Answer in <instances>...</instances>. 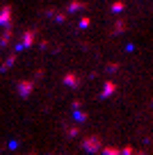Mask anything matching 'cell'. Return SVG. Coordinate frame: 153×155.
Wrapping results in <instances>:
<instances>
[{
	"label": "cell",
	"instance_id": "cell-3",
	"mask_svg": "<svg viewBox=\"0 0 153 155\" xmlns=\"http://www.w3.org/2000/svg\"><path fill=\"white\" fill-rule=\"evenodd\" d=\"M32 87H34V82H21V84H19V91H21V96H30Z\"/></svg>",
	"mask_w": 153,
	"mask_h": 155
},
{
	"label": "cell",
	"instance_id": "cell-7",
	"mask_svg": "<svg viewBox=\"0 0 153 155\" xmlns=\"http://www.w3.org/2000/svg\"><path fill=\"white\" fill-rule=\"evenodd\" d=\"M80 2H71V5H69V12H76V9H80Z\"/></svg>",
	"mask_w": 153,
	"mask_h": 155
},
{
	"label": "cell",
	"instance_id": "cell-2",
	"mask_svg": "<svg viewBox=\"0 0 153 155\" xmlns=\"http://www.w3.org/2000/svg\"><path fill=\"white\" fill-rule=\"evenodd\" d=\"M98 146H100V141L96 139V137H91V139H85V141H82V148H85V150H98Z\"/></svg>",
	"mask_w": 153,
	"mask_h": 155
},
{
	"label": "cell",
	"instance_id": "cell-1",
	"mask_svg": "<svg viewBox=\"0 0 153 155\" xmlns=\"http://www.w3.org/2000/svg\"><path fill=\"white\" fill-rule=\"evenodd\" d=\"M32 41H34V32H32V30H30V32H25L23 41H21V44H16V53H21V50L30 48V46H32Z\"/></svg>",
	"mask_w": 153,
	"mask_h": 155
},
{
	"label": "cell",
	"instance_id": "cell-9",
	"mask_svg": "<svg viewBox=\"0 0 153 155\" xmlns=\"http://www.w3.org/2000/svg\"><path fill=\"white\" fill-rule=\"evenodd\" d=\"M112 9H114V12H121V9H124V5H121V2H117V5H112Z\"/></svg>",
	"mask_w": 153,
	"mask_h": 155
},
{
	"label": "cell",
	"instance_id": "cell-6",
	"mask_svg": "<svg viewBox=\"0 0 153 155\" xmlns=\"http://www.w3.org/2000/svg\"><path fill=\"white\" fill-rule=\"evenodd\" d=\"M64 82H66V84H69V87H76V84H78V78H76V75H73V73H69V75H66V78H64Z\"/></svg>",
	"mask_w": 153,
	"mask_h": 155
},
{
	"label": "cell",
	"instance_id": "cell-5",
	"mask_svg": "<svg viewBox=\"0 0 153 155\" xmlns=\"http://www.w3.org/2000/svg\"><path fill=\"white\" fill-rule=\"evenodd\" d=\"M112 94H114V84H112V82H107L105 87H103V94H100V96H103V98H107V96H112Z\"/></svg>",
	"mask_w": 153,
	"mask_h": 155
},
{
	"label": "cell",
	"instance_id": "cell-4",
	"mask_svg": "<svg viewBox=\"0 0 153 155\" xmlns=\"http://www.w3.org/2000/svg\"><path fill=\"white\" fill-rule=\"evenodd\" d=\"M9 16H12V9H9V7H5L2 14H0V23H2V25H9Z\"/></svg>",
	"mask_w": 153,
	"mask_h": 155
},
{
	"label": "cell",
	"instance_id": "cell-8",
	"mask_svg": "<svg viewBox=\"0 0 153 155\" xmlns=\"http://www.w3.org/2000/svg\"><path fill=\"white\" fill-rule=\"evenodd\" d=\"M80 28H89V18H82L80 21Z\"/></svg>",
	"mask_w": 153,
	"mask_h": 155
}]
</instances>
